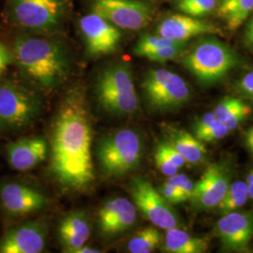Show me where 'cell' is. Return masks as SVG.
<instances>
[{"mask_svg": "<svg viewBox=\"0 0 253 253\" xmlns=\"http://www.w3.org/2000/svg\"><path fill=\"white\" fill-rule=\"evenodd\" d=\"M91 122L85 92L76 84L61 100L52 128L51 172L65 190L83 191L95 181Z\"/></svg>", "mask_w": 253, "mask_h": 253, "instance_id": "1", "label": "cell"}, {"mask_svg": "<svg viewBox=\"0 0 253 253\" xmlns=\"http://www.w3.org/2000/svg\"><path fill=\"white\" fill-rule=\"evenodd\" d=\"M13 56L20 71L42 90H56L69 77V54L62 44L54 40L19 37L13 45Z\"/></svg>", "mask_w": 253, "mask_h": 253, "instance_id": "2", "label": "cell"}, {"mask_svg": "<svg viewBox=\"0 0 253 253\" xmlns=\"http://www.w3.org/2000/svg\"><path fill=\"white\" fill-rule=\"evenodd\" d=\"M95 94L100 107L116 117L131 116L139 107L132 71L126 62L112 64L100 71Z\"/></svg>", "mask_w": 253, "mask_h": 253, "instance_id": "3", "label": "cell"}, {"mask_svg": "<svg viewBox=\"0 0 253 253\" xmlns=\"http://www.w3.org/2000/svg\"><path fill=\"white\" fill-rule=\"evenodd\" d=\"M239 62L235 50L216 38L201 40L182 59L184 67L203 85L222 80Z\"/></svg>", "mask_w": 253, "mask_h": 253, "instance_id": "4", "label": "cell"}, {"mask_svg": "<svg viewBox=\"0 0 253 253\" xmlns=\"http://www.w3.org/2000/svg\"><path fill=\"white\" fill-rule=\"evenodd\" d=\"M144 142L132 128L124 127L103 136L97 145L100 169L109 177L134 171L142 162Z\"/></svg>", "mask_w": 253, "mask_h": 253, "instance_id": "5", "label": "cell"}, {"mask_svg": "<svg viewBox=\"0 0 253 253\" xmlns=\"http://www.w3.org/2000/svg\"><path fill=\"white\" fill-rule=\"evenodd\" d=\"M142 88L146 103L157 112L175 111L191 98L188 83L166 69L151 70L145 73Z\"/></svg>", "mask_w": 253, "mask_h": 253, "instance_id": "6", "label": "cell"}, {"mask_svg": "<svg viewBox=\"0 0 253 253\" xmlns=\"http://www.w3.org/2000/svg\"><path fill=\"white\" fill-rule=\"evenodd\" d=\"M41 111V101L32 91L12 82L0 83V131L31 126Z\"/></svg>", "mask_w": 253, "mask_h": 253, "instance_id": "7", "label": "cell"}, {"mask_svg": "<svg viewBox=\"0 0 253 253\" xmlns=\"http://www.w3.org/2000/svg\"><path fill=\"white\" fill-rule=\"evenodd\" d=\"M129 192L136 208L154 226L168 230L179 225L176 211L149 181L140 176L132 178Z\"/></svg>", "mask_w": 253, "mask_h": 253, "instance_id": "8", "label": "cell"}, {"mask_svg": "<svg viewBox=\"0 0 253 253\" xmlns=\"http://www.w3.org/2000/svg\"><path fill=\"white\" fill-rule=\"evenodd\" d=\"M91 12L126 30L142 29L152 20L150 5L140 0H93Z\"/></svg>", "mask_w": 253, "mask_h": 253, "instance_id": "9", "label": "cell"}, {"mask_svg": "<svg viewBox=\"0 0 253 253\" xmlns=\"http://www.w3.org/2000/svg\"><path fill=\"white\" fill-rule=\"evenodd\" d=\"M65 10L64 0H11L13 20L32 30L48 31L60 24Z\"/></svg>", "mask_w": 253, "mask_h": 253, "instance_id": "10", "label": "cell"}, {"mask_svg": "<svg viewBox=\"0 0 253 253\" xmlns=\"http://www.w3.org/2000/svg\"><path fill=\"white\" fill-rule=\"evenodd\" d=\"M85 47V54L98 58L113 54L120 45L122 34L120 28L107 20L91 12L79 23Z\"/></svg>", "mask_w": 253, "mask_h": 253, "instance_id": "11", "label": "cell"}, {"mask_svg": "<svg viewBox=\"0 0 253 253\" xmlns=\"http://www.w3.org/2000/svg\"><path fill=\"white\" fill-rule=\"evenodd\" d=\"M216 235L226 252L248 253L253 238V211H233L222 215L216 225Z\"/></svg>", "mask_w": 253, "mask_h": 253, "instance_id": "12", "label": "cell"}, {"mask_svg": "<svg viewBox=\"0 0 253 253\" xmlns=\"http://www.w3.org/2000/svg\"><path fill=\"white\" fill-rule=\"evenodd\" d=\"M48 235L45 221H27L12 226L0 239V253H40L43 252Z\"/></svg>", "mask_w": 253, "mask_h": 253, "instance_id": "13", "label": "cell"}, {"mask_svg": "<svg viewBox=\"0 0 253 253\" xmlns=\"http://www.w3.org/2000/svg\"><path fill=\"white\" fill-rule=\"evenodd\" d=\"M0 205L7 214L21 217L45 208L47 199L41 190L25 184L10 182L0 188Z\"/></svg>", "mask_w": 253, "mask_h": 253, "instance_id": "14", "label": "cell"}, {"mask_svg": "<svg viewBox=\"0 0 253 253\" xmlns=\"http://www.w3.org/2000/svg\"><path fill=\"white\" fill-rule=\"evenodd\" d=\"M137 208L133 203L124 197L109 199L98 213V230L104 237H115L125 233L134 225Z\"/></svg>", "mask_w": 253, "mask_h": 253, "instance_id": "15", "label": "cell"}, {"mask_svg": "<svg viewBox=\"0 0 253 253\" xmlns=\"http://www.w3.org/2000/svg\"><path fill=\"white\" fill-rule=\"evenodd\" d=\"M229 172L223 165L211 164L195 183L194 193L190 200L197 209L217 208L229 188Z\"/></svg>", "mask_w": 253, "mask_h": 253, "instance_id": "16", "label": "cell"}, {"mask_svg": "<svg viewBox=\"0 0 253 253\" xmlns=\"http://www.w3.org/2000/svg\"><path fill=\"white\" fill-rule=\"evenodd\" d=\"M157 31L161 36L183 42H187L194 37L222 34L219 27L199 18L183 14H173L163 19Z\"/></svg>", "mask_w": 253, "mask_h": 253, "instance_id": "17", "label": "cell"}, {"mask_svg": "<svg viewBox=\"0 0 253 253\" xmlns=\"http://www.w3.org/2000/svg\"><path fill=\"white\" fill-rule=\"evenodd\" d=\"M6 151L9 166L16 171L25 172L45 161L48 145L42 137L23 138L9 143Z\"/></svg>", "mask_w": 253, "mask_h": 253, "instance_id": "18", "label": "cell"}, {"mask_svg": "<svg viewBox=\"0 0 253 253\" xmlns=\"http://www.w3.org/2000/svg\"><path fill=\"white\" fill-rule=\"evenodd\" d=\"M90 234L89 217L83 211L70 213L58 227V238L64 253H75L87 242Z\"/></svg>", "mask_w": 253, "mask_h": 253, "instance_id": "19", "label": "cell"}, {"mask_svg": "<svg viewBox=\"0 0 253 253\" xmlns=\"http://www.w3.org/2000/svg\"><path fill=\"white\" fill-rule=\"evenodd\" d=\"M163 129L166 141L180 154L186 163L197 164L205 160L207 149L195 136L177 126L166 125Z\"/></svg>", "mask_w": 253, "mask_h": 253, "instance_id": "20", "label": "cell"}, {"mask_svg": "<svg viewBox=\"0 0 253 253\" xmlns=\"http://www.w3.org/2000/svg\"><path fill=\"white\" fill-rule=\"evenodd\" d=\"M209 249L208 239L195 237L177 227L166 230L163 252L169 253H204Z\"/></svg>", "mask_w": 253, "mask_h": 253, "instance_id": "21", "label": "cell"}, {"mask_svg": "<svg viewBox=\"0 0 253 253\" xmlns=\"http://www.w3.org/2000/svg\"><path fill=\"white\" fill-rule=\"evenodd\" d=\"M213 113L217 120L231 131L252 115L253 109L238 98L225 97L218 102Z\"/></svg>", "mask_w": 253, "mask_h": 253, "instance_id": "22", "label": "cell"}, {"mask_svg": "<svg viewBox=\"0 0 253 253\" xmlns=\"http://www.w3.org/2000/svg\"><path fill=\"white\" fill-rule=\"evenodd\" d=\"M253 11V0H218L217 14L231 31L241 27Z\"/></svg>", "mask_w": 253, "mask_h": 253, "instance_id": "23", "label": "cell"}, {"mask_svg": "<svg viewBox=\"0 0 253 253\" xmlns=\"http://www.w3.org/2000/svg\"><path fill=\"white\" fill-rule=\"evenodd\" d=\"M163 243V235L155 227H146L140 230L126 245L130 253H150Z\"/></svg>", "mask_w": 253, "mask_h": 253, "instance_id": "24", "label": "cell"}, {"mask_svg": "<svg viewBox=\"0 0 253 253\" xmlns=\"http://www.w3.org/2000/svg\"><path fill=\"white\" fill-rule=\"evenodd\" d=\"M248 185L244 181H236L229 186L226 194L217 208L221 215L242 208L248 201Z\"/></svg>", "mask_w": 253, "mask_h": 253, "instance_id": "25", "label": "cell"}, {"mask_svg": "<svg viewBox=\"0 0 253 253\" xmlns=\"http://www.w3.org/2000/svg\"><path fill=\"white\" fill-rule=\"evenodd\" d=\"M183 43V42H177L172 39L166 38V37L161 36V35H150L145 34L140 38L138 42L136 43L133 48V53L138 56H144V54L153 51L159 48H163L166 46L179 45Z\"/></svg>", "mask_w": 253, "mask_h": 253, "instance_id": "26", "label": "cell"}, {"mask_svg": "<svg viewBox=\"0 0 253 253\" xmlns=\"http://www.w3.org/2000/svg\"><path fill=\"white\" fill-rule=\"evenodd\" d=\"M217 0H180L177 9L192 17H203L215 9Z\"/></svg>", "mask_w": 253, "mask_h": 253, "instance_id": "27", "label": "cell"}, {"mask_svg": "<svg viewBox=\"0 0 253 253\" xmlns=\"http://www.w3.org/2000/svg\"><path fill=\"white\" fill-rule=\"evenodd\" d=\"M187 43H183L179 45L166 46L163 48H159L153 51H150L148 53L144 54L143 57L149 59L150 61L158 62V63H165L167 61L172 60L176 58L178 55H180Z\"/></svg>", "mask_w": 253, "mask_h": 253, "instance_id": "28", "label": "cell"}, {"mask_svg": "<svg viewBox=\"0 0 253 253\" xmlns=\"http://www.w3.org/2000/svg\"><path fill=\"white\" fill-rule=\"evenodd\" d=\"M166 182L176 187L185 195V197L188 201L192 198L193 193H194L195 183L190 179L186 174H183V173L177 174L176 173L174 175L170 176Z\"/></svg>", "mask_w": 253, "mask_h": 253, "instance_id": "29", "label": "cell"}, {"mask_svg": "<svg viewBox=\"0 0 253 253\" xmlns=\"http://www.w3.org/2000/svg\"><path fill=\"white\" fill-rule=\"evenodd\" d=\"M154 161L156 167L160 170V172H163L166 176L170 177L172 175L176 174L178 172V168L175 167L172 162L166 157V155L157 146L155 154H154Z\"/></svg>", "mask_w": 253, "mask_h": 253, "instance_id": "30", "label": "cell"}, {"mask_svg": "<svg viewBox=\"0 0 253 253\" xmlns=\"http://www.w3.org/2000/svg\"><path fill=\"white\" fill-rule=\"evenodd\" d=\"M160 193L163 196L170 205H178L183 202L188 201L185 195L178 190L176 187L172 186L171 184L165 182L163 186L160 188Z\"/></svg>", "mask_w": 253, "mask_h": 253, "instance_id": "31", "label": "cell"}, {"mask_svg": "<svg viewBox=\"0 0 253 253\" xmlns=\"http://www.w3.org/2000/svg\"><path fill=\"white\" fill-rule=\"evenodd\" d=\"M235 89L242 97L253 101V71L241 77L235 84Z\"/></svg>", "mask_w": 253, "mask_h": 253, "instance_id": "32", "label": "cell"}, {"mask_svg": "<svg viewBox=\"0 0 253 253\" xmlns=\"http://www.w3.org/2000/svg\"><path fill=\"white\" fill-rule=\"evenodd\" d=\"M230 132L229 128L223 123L217 120V123L208 131V133L201 136L199 139L201 142H215L217 140L223 139Z\"/></svg>", "mask_w": 253, "mask_h": 253, "instance_id": "33", "label": "cell"}, {"mask_svg": "<svg viewBox=\"0 0 253 253\" xmlns=\"http://www.w3.org/2000/svg\"><path fill=\"white\" fill-rule=\"evenodd\" d=\"M158 147L166 155V157L178 169H180L185 165V163H186L185 159L167 141H163L162 143H160L158 145Z\"/></svg>", "mask_w": 253, "mask_h": 253, "instance_id": "34", "label": "cell"}, {"mask_svg": "<svg viewBox=\"0 0 253 253\" xmlns=\"http://www.w3.org/2000/svg\"><path fill=\"white\" fill-rule=\"evenodd\" d=\"M14 61L13 53L2 42H0V76L5 73L10 64Z\"/></svg>", "mask_w": 253, "mask_h": 253, "instance_id": "35", "label": "cell"}, {"mask_svg": "<svg viewBox=\"0 0 253 253\" xmlns=\"http://www.w3.org/2000/svg\"><path fill=\"white\" fill-rule=\"evenodd\" d=\"M217 120V118L215 117L214 113H206L202 118H199L193 126V129H194V133L195 135L197 133L201 132L202 130H204L206 127H208V126L212 125L215 121Z\"/></svg>", "mask_w": 253, "mask_h": 253, "instance_id": "36", "label": "cell"}, {"mask_svg": "<svg viewBox=\"0 0 253 253\" xmlns=\"http://www.w3.org/2000/svg\"><path fill=\"white\" fill-rule=\"evenodd\" d=\"M244 42L247 47L253 52V11L245 27Z\"/></svg>", "mask_w": 253, "mask_h": 253, "instance_id": "37", "label": "cell"}, {"mask_svg": "<svg viewBox=\"0 0 253 253\" xmlns=\"http://www.w3.org/2000/svg\"><path fill=\"white\" fill-rule=\"evenodd\" d=\"M100 251H98L94 248H91V247H87V246H83L80 249H78L75 253H100Z\"/></svg>", "mask_w": 253, "mask_h": 253, "instance_id": "38", "label": "cell"}, {"mask_svg": "<svg viewBox=\"0 0 253 253\" xmlns=\"http://www.w3.org/2000/svg\"><path fill=\"white\" fill-rule=\"evenodd\" d=\"M246 139H247V145L251 144L253 142V126L249 129V131L247 132L246 135Z\"/></svg>", "mask_w": 253, "mask_h": 253, "instance_id": "39", "label": "cell"}, {"mask_svg": "<svg viewBox=\"0 0 253 253\" xmlns=\"http://www.w3.org/2000/svg\"><path fill=\"white\" fill-rule=\"evenodd\" d=\"M246 183H247V185H252V184H253V170L248 174L247 179H246Z\"/></svg>", "mask_w": 253, "mask_h": 253, "instance_id": "40", "label": "cell"}, {"mask_svg": "<svg viewBox=\"0 0 253 253\" xmlns=\"http://www.w3.org/2000/svg\"><path fill=\"white\" fill-rule=\"evenodd\" d=\"M248 145V147L250 148V150L252 151V153H253V143H251V144H249V145Z\"/></svg>", "mask_w": 253, "mask_h": 253, "instance_id": "41", "label": "cell"}]
</instances>
